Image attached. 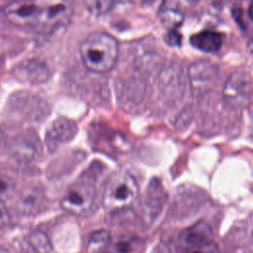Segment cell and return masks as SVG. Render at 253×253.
<instances>
[{
    "mask_svg": "<svg viewBox=\"0 0 253 253\" xmlns=\"http://www.w3.org/2000/svg\"><path fill=\"white\" fill-rule=\"evenodd\" d=\"M160 20L162 25L169 30H176L183 23L184 16L179 10L175 9H166L162 11L160 15Z\"/></svg>",
    "mask_w": 253,
    "mask_h": 253,
    "instance_id": "obj_15",
    "label": "cell"
},
{
    "mask_svg": "<svg viewBox=\"0 0 253 253\" xmlns=\"http://www.w3.org/2000/svg\"><path fill=\"white\" fill-rule=\"evenodd\" d=\"M4 146H5V137L2 130L0 129V152L4 148Z\"/></svg>",
    "mask_w": 253,
    "mask_h": 253,
    "instance_id": "obj_22",
    "label": "cell"
},
{
    "mask_svg": "<svg viewBox=\"0 0 253 253\" xmlns=\"http://www.w3.org/2000/svg\"><path fill=\"white\" fill-rule=\"evenodd\" d=\"M187 2H189V3H191V4H194V3H197V2H199L200 0H186Z\"/></svg>",
    "mask_w": 253,
    "mask_h": 253,
    "instance_id": "obj_25",
    "label": "cell"
},
{
    "mask_svg": "<svg viewBox=\"0 0 253 253\" xmlns=\"http://www.w3.org/2000/svg\"><path fill=\"white\" fill-rule=\"evenodd\" d=\"M95 197V186L90 178H79L72 183L63 195L60 206L72 214H82L92 206Z\"/></svg>",
    "mask_w": 253,
    "mask_h": 253,
    "instance_id": "obj_3",
    "label": "cell"
},
{
    "mask_svg": "<svg viewBox=\"0 0 253 253\" xmlns=\"http://www.w3.org/2000/svg\"><path fill=\"white\" fill-rule=\"evenodd\" d=\"M39 8V28L53 30L67 24L72 16L69 0H36Z\"/></svg>",
    "mask_w": 253,
    "mask_h": 253,
    "instance_id": "obj_4",
    "label": "cell"
},
{
    "mask_svg": "<svg viewBox=\"0 0 253 253\" xmlns=\"http://www.w3.org/2000/svg\"><path fill=\"white\" fill-rule=\"evenodd\" d=\"M248 16L253 21V1L250 3L249 8H248Z\"/></svg>",
    "mask_w": 253,
    "mask_h": 253,
    "instance_id": "obj_23",
    "label": "cell"
},
{
    "mask_svg": "<svg viewBox=\"0 0 253 253\" xmlns=\"http://www.w3.org/2000/svg\"><path fill=\"white\" fill-rule=\"evenodd\" d=\"M211 62H198L191 69V81L196 88H208L214 78V69Z\"/></svg>",
    "mask_w": 253,
    "mask_h": 253,
    "instance_id": "obj_12",
    "label": "cell"
},
{
    "mask_svg": "<svg viewBox=\"0 0 253 253\" xmlns=\"http://www.w3.org/2000/svg\"><path fill=\"white\" fill-rule=\"evenodd\" d=\"M75 124L67 118H58L52 123L46 132V143L50 149L58 147L72 139L76 133Z\"/></svg>",
    "mask_w": 253,
    "mask_h": 253,
    "instance_id": "obj_8",
    "label": "cell"
},
{
    "mask_svg": "<svg viewBox=\"0 0 253 253\" xmlns=\"http://www.w3.org/2000/svg\"><path fill=\"white\" fill-rule=\"evenodd\" d=\"M223 42V36L214 31H202L193 35L190 43L193 47L208 53L216 52Z\"/></svg>",
    "mask_w": 253,
    "mask_h": 253,
    "instance_id": "obj_10",
    "label": "cell"
},
{
    "mask_svg": "<svg viewBox=\"0 0 253 253\" xmlns=\"http://www.w3.org/2000/svg\"><path fill=\"white\" fill-rule=\"evenodd\" d=\"M11 220V214L3 200L0 199V227L6 226Z\"/></svg>",
    "mask_w": 253,
    "mask_h": 253,
    "instance_id": "obj_21",
    "label": "cell"
},
{
    "mask_svg": "<svg viewBox=\"0 0 253 253\" xmlns=\"http://www.w3.org/2000/svg\"><path fill=\"white\" fill-rule=\"evenodd\" d=\"M12 157L21 163H31L41 154V143L33 132L23 133L11 143Z\"/></svg>",
    "mask_w": 253,
    "mask_h": 253,
    "instance_id": "obj_6",
    "label": "cell"
},
{
    "mask_svg": "<svg viewBox=\"0 0 253 253\" xmlns=\"http://www.w3.org/2000/svg\"><path fill=\"white\" fill-rule=\"evenodd\" d=\"M165 42L171 46H179L182 42V37L176 30H169L165 35Z\"/></svg>",
    "mask_w": 253,
    "mask_h": 253,
    "instance_id": "obj_20",
    "label": "cell"
},
{
    "mask_svg": "<svg viewBox=\"0 0 253 253\" xmlns=\"http://www.w3.org/2000/svg\"><path fill=\"white\" fill-rule=\"evenodd\" d=\"M3 13L14 25L24 28L39 26V8L36 0H13L4 7Z\"/></svg>",
    "mask_w": 253,
    "mask_h": 253,
    "instance_id": "obj_5",
    "label": "cell"
},
{
    "mask_svg": "<svg viewBox=\"0 0 253 253\" xmlns=\"http://www.w3.org/2000/svg\"><path fill=\"white\" fill-rule=\"evenodd\" d=\"M181 253H218V247L213 240H210L181 246Z\"/></svg>",
    "mask_w": 253,
    "mask_h": 253,
    "instance_id": "obj_16",
    "label": "cell"
},
{
    "mask_svg": "<svg viewBox=\"0 0 253 253\" xmlns=\"http://www.w3.org/2000/svg\"><path fill=\"white\" fill-rule=\"evenodd\" d=\"M116 0H83L87 11L94 16H102L112 10Z\"/></svg>",
    "mask_w": 253,
    "mask_h": 253,
    "instance_id": "obj_14",
    "label": "cell"
},
{
    "mask_svg": "<svg viewBox=\"0 0 253 253\" xmlns=\"http://www.w3.org/2000/svg\"><path fill=\"white\" fill-rule=\"evenodd\" d=\"M248 49L253 53V38L250 40V42H248Z\"/></svg>",
    "mask_w": 253,
    "mask_h": 253,
    "instance_id": "obj_24",
    "label": "cell"
},
{
    "mask_svg": "<svg viewBox=\"0 0 253 253\" xmlns=\"http://www.w3.org/2000/svg\"><path fill=\"white\" fill-rule=\"evenodd\" d=\"M79 53L84 66L96 73H106L116 64L119 55L117 40L103 32L89 35L81 42Z\"/></svg>",
    "mask_w": 253,
    "mask_h": 253,
    "instance_id": "obj_1",
    "label": "cell"
},
{
    "mask_svg": "<svg viewBox=\"0 0 253 253\" xmlns=\"http://www.w3.org/2000/svg\"><path fill=\"white\" fill-rule=\"evenodd\" d=\"M17 78L32 84H40L45 82L48 78L47 66L39 60H28L22 62L15 69Z\"/></svg>",
    "mask_w": 253,
    "mask_h": 253,
    "instance_id": "obj_9",
    "label": "cell"
},
{
    "mask_svg": "<svg viewBox=\"0 0 253 253\" xmlns=\"http://www.w3.org/2000/svg\"><path fill=\"white\" fill-rule=\"evenodd\" d=\"M15 187L16 184L13 178L6 173L0 172V199L4 201L10 198L15 191Z\"/></svg>",
    "mask_w": 253,
    "mask_h": 253,
    "instance_id": "obj_17",
    "label": "cell"
},
{
    "mask_svg": "<svg viewBox=\"0 0 253 253\" xmlns=\"http://www.w3.org/2000/svg\"><path fill=\"white\" fill-rule=\"evenodd\" d=\"M110 242V234L106 230H99L94 232L89 240V248L91 250H101Z\"/></svg>",
    "mask_w": 253,
    "mask_h": 253,
    "instance_id": "obj_18",
    "label": "cell"
},
{
    "mask_svg": "<svg viewBox=\"0 0 253 253\" xmlns=\"http://www.w3.org/2000/svg\"><path fill=\"white\" fill-rule=\"evenodd\" d=\"M47 199L44 192L38 186L23 189L17 198V209L25 215H34L45 208Z\"/></svg>",
    "mask_w": 253,
    "mask_h": 253,
    "instance_id": "obj_7",
    "label": "cell"
},
{
    "mask_svg": "<svg viewBox=\"0 0 253 253\" xmlns=\"http://www.w3.org/2000/svg\"><path fill=\"white\" fill-rule=\"evenodd\" d=\"M248 91V83L246 79H243L242 76L237 78L230 79L226 86V95L231 100L240 101L241 98L246 96Z\"/></svg>",
    "mask_w": 253,
    "mask_h": 253,
    "instance_id": "obj_13",
    "label": "cell"
},
{
    "mask_svg": "<svg viewBox=\"0 0 253 253\" xmlns=\"http://www.w3.org/2000/svg\"><path fill=\"white\" fill-rule=\"evenodd\" d=\"M210 240H213L212 231L209 224L201 221L183 231L180 236V245L185 246L192 243Z\"/></svg>",
    "mask_w": 253,
    "mask_h": 253,
    "instance_id": "obj_11",
    "label": "cell"
},
{
    "mask_svg": "<svg viewBox=\"0 0 253 253\" xmlns=\"http://www.w3.org/2000/svg\"><path fill=\"white\" fill-rule=\"evenodd\" d=\"M47 241V238L42 233L36 234L33 237V244L40 253H49L50 246Z\"/></svg>",
    "mask_w": 253,
    "mask_h": 253,
    "instance_id": "obj_19",
    "label": "cell"
},
{
    "mask_svg": "<svg viewBox=\"0 0 253 253\" xmlns=\"http://www.w3.org/2000/svg\"><path fill=\"white\" fill-rule=\"evenodd\" d=\"M138 195L135 179L126 171L115 173L107 183L103 204L109 211H115L128 207Z\"/></svg>",
    "mask_w": 253,
    "mask_h": 253,
    "instance_id": "obj_2",
    "label": "cell"
}]
</instances>
